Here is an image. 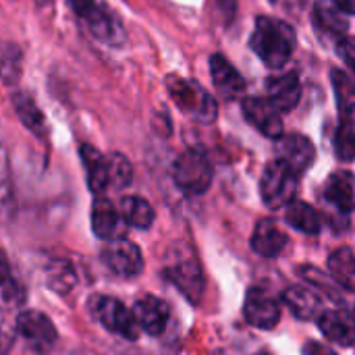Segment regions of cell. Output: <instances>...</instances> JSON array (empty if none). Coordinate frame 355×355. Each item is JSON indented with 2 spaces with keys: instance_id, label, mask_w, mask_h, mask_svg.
I'll return each mask as SVG.
<instances>
[{
  "instance_id": "cell-4",
  "label": "cell",
  "mask_w": 355,
  "mask_h": 355,
  "mask_svg": "<svg viewBox=\"0 0 355 355\" xmlns=\"http://www.w3.org/2000/svg\"><path fill=\"white\" fill-rule=\"evenodd\" d=\"M173 179L183 193L200 196L212 185V164L202 150H187L175 160Z\"/></svg>"
},
{
  "instance_id": "cell-12",
  "label": "cell",
  "mask_w": 355,
  "mask_h": 355,
  "mask_svg": "<svg viewBox=\"0 0 355 355\" xmlns=\"http://www.w3.org/2000/svg\"><path fill=\"white\" fill-rule=\"evenodd\" d=\"M125 218L106 198H98L92 206V229L100 239L112 241L123 237L125 233Z\"/></svg>"
},
{
  "instance_id": "cell-13",
  "label": "cell",
  "mask_w": 355,
  "mask_h": 355,
  "mask_svg": "<svg viewBox=\"0 0 355 355\" xmlns=\"http://www.w3.org/2000/svg\"><path fill=\"white\" fill-rule=\"evenodd\" d=\"M133 314H135V318H137L144 333H148L152 337H158V335L164 333V329L168 324L171 310L162 300H158L154 295H146L135 304Z\"/></svg>"
},
{
  "instance_id": "cell-20",
  "label": "cell",
  "mask_w": 355,
  "mask_h": 355,
  "mask_svg": "<svg viewBox=\"0 0 355 355\" xmlns=\"http://www.w3.org/2000/svg\"><path fill=\"white\" fill-rule=\"evenodd\" d=\"M318 327H320V333L337 343V345H343V347H349L354 345L355 341V324L354 318L349 320V316L337 312V310H329V312H322L320 318H318Z\"/></svg>"
},
{
  "instance_id": "cell-30",
  "label": "cell",
  "mask_w": 355,
  "mask_h": 355,
  "mask_svg": "<svg viewBox=\"0 0 355 355\" xmlns=\"http://www.w3.org/2000/svg\"><path fill=\"white\" fill-rule=\"evenodd\" d=\"M108 168H110V185L114 187H125L131 181V164L123 154H110L108 156Z\"/></svg>"
},
{
  "instance_id": "cell-1",
  "label": "cell",
  "mask_w": 355,
  "mask_h": 355,
  "mask_svg": "<svg viewBox=\"0 0 355 355\" xmlns=\"http://www.w3.org/2000/svg\"><path fill=\"white\" fill-rule=\"evenodd\" d=\"M250 44L264 64L272 69H281L291 58L297 40L289 23L272 17H258Z\"/></svg>"
},
{
  "instance_id": "cell-18",
  "label": "cell",
  "mask_w": 355,
  "mask_h": 355,
  "mask_svg": "<svg viewBox=\"0 0 355 355\" xmlns=\"http://www.w3.org/2000/svg\"><path fill=\"white\" fill-rule=\"evenodd\" d=\"M283 304L291 310V314L300 320L320 318V297L314 289L304 285H293L283 293Z\"/></svg>"
},
{
  "instance_id": "cell-16",
  "label": "cell",
  "mask_w": 355,
  "mask_h": 355,
  "mask_svg": "<svg viewBox=\"0 0 355 355\" xmlns=\"http://www.w3.org/2000/svg\"><path fill=\"white\" fill-rule=\"evenodd\" d=\"M302 98V83L295 73H285L268 81V100L281 110L291 112Z\"/></svg>"
},
{
  "instance_id": "cell-32",
  "label": "cell",
  "mask_w": 355,
  "mask_h": 355,
  "mask_svg": "<svg viewBox=\"0 0 355 355\" xmlns=\"http://www.w3.org/2000/svg\"><path fill=\"white\" fill-rule=\"evenodd\" d=\"M69 4H71V8H73L83 21H85V19L96 10V6H98L94 0H69Z\"/></svg>"
},
{
  "instance_id": "cell-27",
  "label": "cell",
  "mask_w": 355,
  "mask_h": 355,
  "mask_svg": "<svg viewBox=\"0 0 355 355\" xmlns=\"http://www.w3.org/2000/svg\"><path fill=\"white\" fill-rule=\"evenodd\" d=\"M331 81L337 98V106L343 114H352L355 110V81L341 69L331 71Z\"/></svg>"
},
{
  "instance_id": "cell-17",
  "label": "cell",
  "mask_w": 355,
  "mask_h": 355,
  "mask_svg": "<svg viewBox=\"0 0 355 355\" xmlns=\"http://www.w3.org/2000/svg\"><path fill=\"white\" fill-rule=\"evenodd\" d=\"M287 248V235L275 220H260L252 235V250L262 258H277Z\"/></svg>"
},
{
  "instance_id": "cell-15",
  "label": "cell",
  "mask_w": 355,
  "mask_h": 355,
  "mask_svg": "<svg viewBox=\"0 0 355 355\" xmlns=\"http://www.w3.org/2000/svg\"><path fill=\"white\" fill-rule=\"evenodd\" d=\"M85 25L96 40L108 44V46H119L125 40V31H123L121 21L116 19V15H112L104 6H96V10L85 19Z\"/></svg>"
},
{
  "instance_id": "cell-19",
  "label": "cell",
  "mask_w": 355,
  "mask_h": 355,
  "mask_svg": "<svg viewBox=\"0 0 355 355\" xmlns=\"http://www.w3.org/2000/svg\"><path fill=\"white\" fill-rule=\"evenodd\" d=\"M210 75L214 85L218 87V92L223 96L235 98L245 89V81L239 75V71L223 56V54H214L210 56Z\"/></svg>"
},
{
  "instance_id": "cell-14",
  "label": "cell",
  "mask_w": 355,
  "mask_h": 355,
  "mask_svg": "<svg viewBox=\"0 0 355 355\" xmlns=\"http://www.w3.org/2000/svg\"><path fill=\"white\" fill-rule=\"evenodd\" d=\"M324 198L327 202L339 210L341 214H352L355 210V177L345 173V171H339L335 173L327 187H324Z\"/></svg>"
},
{
  "instance_id": "cell-7",
  "label": "cell",
  "mask_w": 355,
  "mask_h": 355,
  "mask_svg": "<svg viewBox=\"0 0 355 355\" xmlns=\"http://www.w3.org/2000/svg\"><path fill=\"white\" fill-rule=\"evenodd\" d=\"M102 262L116 277H125V279L137 277L144 270V256H141L139 248L125 237L112 239L104 245Z\"/></svg>"
},
{
  "instance_id": "cell-21",
  "label": "cell",
  "mask_w": 355,
  "mask_h": 355,
  "mask_svg": "<svg viewBox=\"0 0 355 355\" xmlns=\"http://www.w3.org/2000/svg\"><path fill=\"white\" fill-rule=\"evenodd\" d=\"M81 160L87 171V185L94 193H102L110 185V168L108 158H104L94 146H81Z\"/></svg>"
},
{
  "instance_id": "cell-35",
  "label": "cell",
  "mask_w": 355,
  "mask_h": 355,
  "mask_svg": "<svg viewBox=\"0 0 355 355\" xmlns=\"http://www.w3.org/2000/svg\"><path fill=\"white\" fill-rule=\"evenodd\" d=\"M37 4H44V2H48V0H35Z\"/></svg>"
},
{
  "instance_id": "cell-37",
  "label": "cell",
  "mask_w": 355,
  "mask_h": 355,
  "mask_svg": "<svg viewBox=\"0 0 355 355\" xmlns=\"http://www.w3.org/2000/svg\"><path fill=\"white\" fill-rule=\"evenodd\" d=\"M352 318H354V324H355V310H354V316H352Z\"/></svg>"
},
{
  "instance_id": "cell-34",
  "label": "cell",
  "mask_w": 355,
  "mask_h": 355,
  "mask_svg": "<svg viewBox=\"0 0 355 355\" xmlns=\"http://www.w3.org/2000/svg\"><path fill=\"white\" fill-rule=\"evenodd\" d=\"M335 4H337L343 12L355 15V0H335Z\"/></svg>"
},
{
  "instance_id": "cell-28",
  "label": "cell",
  "mask_w": 355,
  "mask_h": 355,
  "mask_svg": "<svg viewBox=\"0 0 355 355\" xmlns=\"http://www.w3.org/2000/svg\"><path fill=\"white\" fill-rule=\"evenodd\" d=\"M335 154L341 162H352L355 160V125L345 121L339 125L335 133Z\"/></svg>"
},
{
  "instance_id": "cell-29",
  "label": "cell",
  "mask_w": 355,
  "mask_h": 355,
  "mask_svg": "<svg viewBox=\"0 0 355 355\" xmlns=\"http://www.w3.org/2000/svg\"><path fill=\"white\" fill-rule=\"evenodd\" d=\"M21 64H23V58H21L19 46L6 42L2 50V81L6 85H12L21 79Z\"/></svg>"
},
{
  "instance_id": "cell-6",
  "label": "cell",
  "mask_w": 355,
  "mask_h": 355,
  "mask_svg": "<svg viewBox=\"0 0 355 355\" xmlns=\"http://www.w3.org/2000/svg\"><path fill=\"white\" fill-rule=\"evenodd\" d=\"M17 331L29 343V347L37 354L52 352L58 341V333L52 320L46 314L35 312V310H27L17 316Z\"/></svg>"
},
{
  "instance_id": "cell-8",
  "label": "cell",
  "mask_w": 355,
  "mask_h": 355,
  "mask_svg": "<svg viewBox=\"0 0 355 355\" xmlns=\"http://www.w3.org/2000/svg\"><path fill=\"white\" fill-rule=\"evenodd\" d=\"M243 316L252 327L270 331L281 320V306L270 293L262 289H250L243 304Z\"/></svg>"
},
{
  "instance_id": "cell-33",
  "label": "cell",
  "mask_w": 355,
  "mask_h": 355,
  "mask_svg": "<svg viewBox=\"0 0 355 355\" xmlns=\"http://www.w3.org/2000/svg\"><path fill=\"white\" fill-rule=\"evenodd\" d=\"M304 355H337L331 347L318 343V341H308L304 345Z\"/></svg>"
},
{
  "instance_id": "cell-22",
  "label": "cell",
  "mask_w": 355,
  "mask_h": 355,
  "mask_svg": "<svg viewBox=\"0 0 355 355\" xmlns=\"http://www.w3.org/2000/svg\"><path fill=\"white\" fill-rule=\"evenodd\" d=\"M12 106H15L17 116L21 119V123L31 133L44 137V133H46V121H44V112L40 110V106L35 104V100L27 92H17L12 96Z\"/></svg>"
},
{
  "instance_id": "cell-31",
  "label": "cell",
  "mask_w": 355,
  "mask_h": 355,
  "mask_svg": "<svg viewBox=\"0 0 355 355\" xmlns=\"http://www.w3.org/2000/svg\"><path fill=\"white\" fill-rule=\"evenodd\" d=\"M339 56L355 73V37H345L339 42Z\"/></svg>"
},
{
  "instance_id": "cell-24",
  "label": "cell",
  "mask_w": 355,
  "mask_h": 355,
  "mask_svg": "<svg viewBox=\"0 0 355 355\" xmlns=\"http://www.w3.org/2000/svg\"><path fill=\"white\" fill-rule=\"evenodd\" d=\"M329 270L343 289L355 293V254L349 248H339L331 254Z\"/></svg>"
},
{
  "instance_id": "cell-36",
  "label": "cell",
  "mask_w": 355,
  "mask_h": 355,
  "mask_svg": "<svg viewBox=\"0 0 355 355\" xmlns=\"http://www.w3.org/2000/svg\"><path fill=\"white\" fill-rule=\"evenodd\" d=\"M256 355H270L268 352H260V354H256Z\"/></svg>"
},
{
  "instance_id": "cell-11",
  "label": "cell",
  "mask_w": 355,
  "mask_h": 355,
  "mask_svg": "<svg viewBox=\"0 0 355 355\" xmlns=\"http://www.w3.org/2000/svg\"><path fill=\"white\" fill-rule=\"evenodd\" d=\"M166 275L171 277V281L177 283V287L181 291H185L191 300L196 295L202 293V268L198 266L193 254L185 256V248H181V254L179 256H171V266L166 270Z\"/></svg>"
},
{
  "instance_id": "cell-23",
  "label": "cell",
  "mask_w": 355,
  "mask_h": 355,
  "mask_svg": "<svg viewBox=\"0 0 355 355\" xmlns=\"http://www.w3.org/2000/svg\"><path fill=\"white\" fill-rule=\"evenodd\" d=\"M285 220H287L293 229H297V231H302V233H306V235H318L320 229H322V223H320L318 212H316L310 204L300 202V200H293V202L287 206V210H285Z\"/></svg>"
},
{
  "instance_id": "cell-3",
  "label": "cell",
  "mask_w": 355,
  "mask_h": 355,
  "mask_svg": "<svg viewBox=\"0 0 355 355\" xmlns=\"http://www.w3.org/2000/svg\"><path fill=\"white\" fill-rule=\"evenodd\" d=\"M89 312L106 331H110L127 341H137L141 327H139L135 314L129 312V308L121 300L108 297V295H94L89 300Z\"/></svg>"
},
{
  "instance_id": "cell-10",
  "label": "cell",
  "mask_w": 355,
  "mask_h": 355,
  "mask_svg": "<svg viewBox=\"0 0 355 355\" xmlns=\"http://www.w3.org/2000/svg\"><path fill=\"white\" fill-rule=\"evenodd\" d=\"M243 114H245L248 123H252L262 135H266L270 139L283 137L281 110L270 100H262V98L243 100Z\"/></svg>"
},
{
  "instance_id": "cell-2",
  "label": "cell",
  "mask_w": 355,
  "mask_h": 355,
  "mask_svg": "<svg viewBox=\"0 0 355 355\" xmlns=\"http://www.w3.org/2000/svg\"><path fill=\"white\" fill-rule=\"evenodd\" d=\"M168 94L175 100L177 108L183 110L185 114H189L193 121H200L206 125L216 121V114H218L216 100L200 83L189 81V79H181V77H171L168 79Z\"/></svg>"
},
{
  "instance_id": "cell-9",
  "label": "cell",
  "mask_w": 355,
  "mask_h": 355,
  "mask_svg": "<svg viewBox=\"0 0 355 355\" xmlns=\"http://www.w3.org/2000/svg\"><path fill=\"white\" fill-rule=\"evenodd\" d=\"M314 158H316V148L302 133L283 135L277 144V160L285 162L297 175L306 173L312 166Z\"/></svg>"
},
{
  "instance_id": "cell-25",
  "label": "cell",
  "mask_w": 355,
  "mask_h": 355,
  "mask_svg": "<svg viewBox=\"0 0 355 355\" xmlns=\"http://www.w3.org/2000/svg\"><path fill=\"white\" fill-rule=\"evenodd\" d=\"M121 212H123V218L129 227H135V229H150L154 225V208L139 196H127L123 198L121 202Z\"/></svg>"
},
{
  "instance_id": "cell-26",
  "label": "cell",
  "mask_w": 355,
  "mask_h": 355,
  "mask_svg": "<svg viewBox=\"0 0 355 355\" xmlns=\"http://www.w3.org/2000/svg\"><path fill=\"white\" fill-rule=\"evenodd\" d=\"M314 23L331 35H341L349 29V21H347L345 12L337 4L335 6L333 4H318L314 8Z\"/></svg>"
},
{
  "instance_id": "cell-5",
  "label": "cell",
  "mask_w": 355,
  "mask_h": 355,
  "mask_svg": "<svg viewBox=\"0 0 355 355\" xmlns=\"http://www.w3.org/2000/svg\"><path fill=\"white\" fill-rule=\"evenodd\" d=\"M297 173L291 171L285 162L275 160L266 166L262 181H260V196L262 202L270 210L287 208L295 200L297 191Z\"/></svg>"
}]
</instances>
